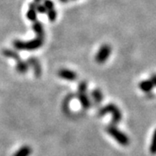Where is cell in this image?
Listing matches in <instances>:
<instances>
[{
	"label": "cell",
	"instance_id": "6da1fadb",
	"mask_svg": "<svg viewBox=\"0 0 156 156\" xmlns=\"http://www.w3.org/2000/svg\"><path fill=\"white\" fill-rule=\"evenodd\" d=\"M107 114L112 115V120L110 124L117 125L122 120V113L120 110V108L114 103H108L106 106L101 108L100 110L98 111V116L102 117Z\"/></svg>",
	"mask_w": 156,
	"mask_h": 156
},
{
	"label": "cell",
	"instance_id": "7a4b0ae2",
	"mask_svg": "<svg viewBox=\"0 0 156 156\" xmlns=\"http://www.w3.org/2000/svg\"><path fill=\"white\" fill-rule=\"evenodd\" d=\"M106 132L120 145L127 147L130 144V139L127 134L117 128L116 125L109 124L106 128Z\"/></svg>",
	"mask_w": 156,
	"mask_h": 156
},
{
	"label": "cell",
	"instance_id": "3957f363",
	"mask_svg": "<svg viewBox=\"0 0 156 156\" xmlns=\"http://www.w3.org/2000/svg\"><path fill=\"white\" fill-rule=\"evenodd\" d=\"M43 44H44V39L38 38V37L27 42H23L20 40H15L13 42V46L16 50H28V51L37 50L40 47H42Z\"/></svg>",
	"mask_w": 156,
	"mask_h": 156
},
{
	"label": "cell",
	"instance_id": "277c9868",
	"mask_svg": "<svg viewBox=\"0 0 156 156\" xmlns=\"http://www.w3.org/2000/svg\"><path fill=\"white\" fill-rule=\"evenodd\" d=\"M110 54H111V47L108 44H103L99 49L95 56V61L99 64H102L108 59Z\"/></svg>",
	"mask_w": 156,
	"mask_h": 156
},
{
	"label": "cell",
	"instance_id": "5b68a950",
	"mask_svg": "<svg viewBox=\"0 0 156 156\" xmlns=\"http://www.w3.org/2000/svg\"><path fill=\"white\" fill-rule=\"evenodd\" d=\"M58 76L63 80L66 81H70V82H74L77 79V75L76 73L73 70L68 69H61L58 71Z\"/></svg>",
	"mask_w": 156,
	"mask_h": 156
},
{
	"label": "cell",
	"instance_id": "8992f818",
	"mask_svg": "<svg viewBox=\"0 0 156 156\" xmlns=\"http://www.w3.org/2000/svg\"><path fill=\"white\" fill-rule=\"evenodd\" d=\"M87 91H78L77 93V98L80 104L83 109H89L91 107V101L89 100V96L86 93Z\"/></svg>",
	"mask_w": 156,
	"mask_h": 156
},
{
	"label": "cell",
	"instance_id": "52a82bcc",
	"mask_svg": "<svg viewBox=\"0 0 156 156\" xmlns=\"http://www.w3.org/2000/svg\"><path fill=\"white\" fill-rule=\"evenodd\" d=\"M27 62H28L29 66H31L33 68L35 76L37 78L40 77L41 75H42V68H41V65H40V62H39L37 58H35V57H30V58L28 59Z\"/></svg>",
	"mask_w": 156,
	"mask_h": 156
},
{
	"label": "cell",
	"instance_id": "ba28073f",
	"mask_svg": "<svg viewBox=\"0 0 156 156\" xmlns=\"http://www.w3.org/2000/svg\"><path fill=\"white\" fill-rule=\"evenodd\" d=\"M32 29L35 31V33L37 34V37L41 39L44 38V26L39 21H35L33 22V24H32Z\"/></svg>",
	"mask_w": 156,
	"mask_h": 156
},
{
	"label": "cell",
	"instance_id": "9c48e42d",
	"mask_svg": "<svg viewBox=\"0 0 156 156\" xmlns=\"http://www.w3.org/2000/svg\"><path fill=\"white\" fill-rule=\"evenodd\" d=\"M92 99L94 101L95 105H99L103 101V94L100 89H95L92 90Z\"/></svg>",
	"mask_w": 156,
	"mask_h": 156
},
{
	"label": "cell",
	"instance_id": "30bf717a",
	"mask_svg": "<svg viewBox=\"0 0 156 156\" xmlns=\"http://www.w3.org/2000/svg\"><path fill=\"white\" fill-rule=\"evenodd\" d=\"M139 88L141 91H143L145 93H149V92H152V89L154 88V84L150 80H144V81H141L139 83Z\"/></svg>",
	"mask_w": 156,
	"mask_h": 156
},
{
	"label": "cell",
	"instance_id": "8fae6325",
	"mask_svg": "<svg viewBox=\"0 0 156 156\" xmlns=\"http://www.w3.org/2000/svg\"><path fill=\"white\" fill-rule=\"evenodd\" d=\"M32 153V148L28 145L21 147L18 150L13 154V156H30Z\"/></svg>",
	"mask_w": 156,
	"mask_h": 156
},
{
	"label": "cell",
	"instance_id": "7c38bea8",
	"mask_svg": "<svg viewBox=\"0 0 156 156\" xmlns=\"http://www.w3.org/2000/svg\"><path fill=\"white\" fill-rule=\"evenodd\" d=\"M16 70L19 74H25L28 72L29 70V64L27 62L22 61L21 59L19 61L17 62V65H16Z\"/></svg>",
	"mask_w": 156,
	"mask_h": 156
},
{
	"label": "cell",
	"instance_id": "4fadbf2b",
	"mask_svg": "<svg viewBox=\"0 0 156 156\" xmlns=\"http://www.w3.org/2000/svg\"><path fill=\"white\" fill-rule=\"evenodd\" d=\"M3 54H4V56H5V57L14 59V60H16L17 62L20 60V56L18 55V53H17L15 50H3Z\"/></svg>",
	"mask_w": 156,
	"mask_h": 156
},
{
	"label": "cell",
	"instance_id": "5bb4252c",
	"mask_svg": "<svg viewBox=\"0 0 156 156\" xmlns=\"http://www.w3.org/2000/svg\"><path fill=\"white\" fill-rule=\"evenodd\" d=\"M72 98L73 95L69 94L63 100V102H62V111L64 112L65 114H69V111H70V109H69V102H70V101L72 100Z\"/></svg>",
	"mask_w": 156,
	"mask_h": 156
},
{
	"label": "cell",
	"instance_id": "9a60e30c",
	"mask_svg": "<svg viewBox=\"0 0 156 156\" xmlns=\"http://www.w3.org/2000/svg\"><path fill=\"white\" fill-rule=\"evenodd\" d=\"M149 150H150V153L152 154H156V128L154 129L153 136H152Z\"/></svg>",
	"mask_w": 156,
	"mask_h": 156
},
{
	"label": "cell",
	"instance_id": "2e32d148",
	"mask_svg": "<svg viewBox=\"0 0 156 156\" xmlns=\"http://www.w3.org/2000/svg\"><path fill=\"white\" fill-rule=\"evenodd\" d=\"M26 17L31 22H35L37 21V11L34 9H29V11L26 13Z\"/></svg>",
	"mask_w": 156,
	"mask_h": 156
},
{
	"label": "cell",
	"instance_id": "e0dca14e",
	"mask_svg": "<svg viewBox=\"0 0 156 156\" xmlns=\"http://www.w3.org/2000/svg\"><path fill=\"white\" fill-rule=\"evenodd\" d=\"M47 16H48V18H49V20H50V22H54L56 19V17H57L56 11L55 9H52V10L48 11H47Z\"/></svg>",
	"mask_w": 156,
	"mask_h": 156
},
{
	"label": "cell",
	"instance_id": "ac0fdd59",
	"mask_svg": "<svg viewBox=\"0 0 156 156\" xmlns=\"http://www.w3.org/2000/svg\"><path fill=\"white\" fill-rule=\"evenodd\" d=\"M88 89V83L85 81H82L78 85V91H87Z\"/></svg>",
	"mask_w": 156,
	"mask_h": 156
},
{
	"label": "cell",
	"instance_id": "d6986e66",
	"mask_svg": "<svg viewBox=\"0 0 156 156\" xmlns=\"http://www.w3.org/2000/svg\"><path fill=\"white\" fill-rule=\"evenodd\" d=\"M44 5L47 11H50V10L54 9V3L51 0H44Z\"/></svg>",
	"mask_w": 156,
	"mask_h": 156
},
{
	"label": "cell",
	"instance_id": "ffe728a7",
	"mask_svg": "<svg viewBox=\"0 0 156 156\" xmlns=\"http://www.w3.org/2000/svg\"><path fill=\"white\" fill-rule=\"evenodd\" d=\"M36 11H38L39 13H41V14H45V13H47V10H46V8L44 7V5H41V4H39L37 5V8H36Z\"/></svg>",
	"mask_w": 156,
	"mask_h": 156
},
{
	"label": "cell",
	"instance_id": "44dd1931",
	"mask_svg": "<svg viewBox=\"0 0 156 156\" xmlns=\"http://www.w3.org/2000/svg\"><path fill=\"white\" fill-rule=\"evenodd\" d=\"M150 81L153 83L154 86H156V75H153L150 78Z\"/></svg>",
	"mask_w": 156,
	"mask_h": 156
},
{
	"label": "cell",
	"instance_id": "7402d4cb",
	"mask_svg": "<svg viewBox=\"0 0 156 156\" xmlns=\"http://www.w3.org/2000/svg\"><path fill=\"white\" fill-rule=\"evenodd\" d=\"M37 4L36 3H30V5H29V7H30V9H34V10H36V8H37Z\"/></svg>",
	"mask_w": 156,
	"mask_h": 156
},
{
	"label": "cell",
	"instance_id": "603a6c76",
	"mask_svg": "<svg viewBox=\"0 0 156 156\" xmlns=\"http://www.w3.org/2000/svg\"><path fill=\"white\" fill-rule=\"evenodd\" d=\"M42 2V0H34V3H36L37 5H39Z\"/></svg>",
	"mask_w": 156,
	"mask_h": 156
},
{
	"label": "cell",
	"instance_id": "cb8c5ba5",
	"mask_svg": "<svg viewBox=\"0 0 156 156\" xmlns=\"http://www.w3.org/2000/svg\"><path fill=\"white\" fill-rule=\"evenodd\" d=\"M62 2H67L68 0H61Z\"/></svg>",
	"mask_w": 156,
	"mask_h": 156
},
{
	"label": "cell",
	"instance_id": "d4e9b609",
	"mask_svg": "<svg viewBox=\"0 0 156 156\" xmlns=\"http://www.w3.org/2000/svg\"><path fill=\"white\" fill-rule=\"evenodd\" d=\"M74 1H76V0H74Z\"/></svg>",
	"mask_w": 156,
	"mask_h": 156
}]
</instances>
